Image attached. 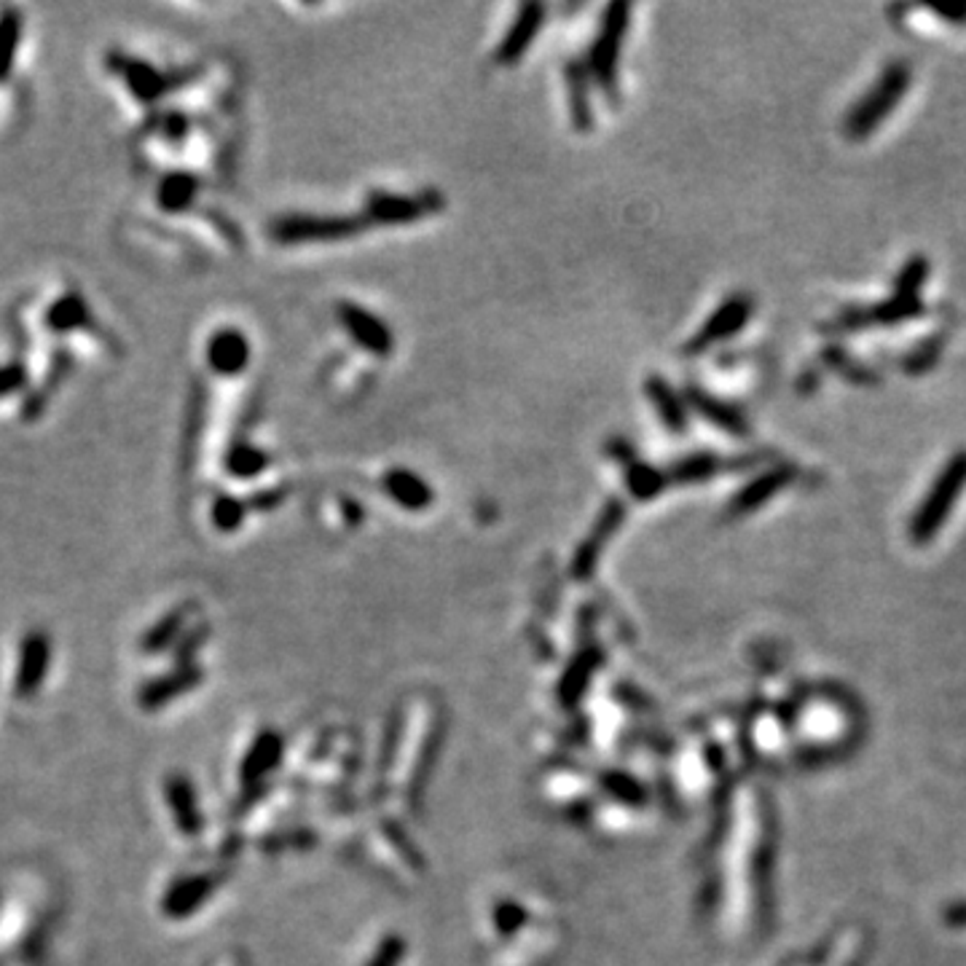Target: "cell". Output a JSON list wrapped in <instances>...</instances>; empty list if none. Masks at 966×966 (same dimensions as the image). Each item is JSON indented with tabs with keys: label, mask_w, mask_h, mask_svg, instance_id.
<instances>
[{
	"label": "cell",
	"mask_w": 966,
	"mask_h": 966,
	"mask_svg": "<svg viewBox=\"0 0 966 966\" xmlns=\"http://www.w3.org/2000/svg\"><path fill=\"white\" fill-rule=\"evenodd\" d=\"M218 889V875L183 878L169 886L162 897V913L167 918H186L202 907V902Z\"/></svg>",
	"instance_id": "obj_12"
},
{
	"label": "cell",
	"mask_w": 966,
	"mask_h": 966,
	"mask_svg": "<svg viewBox=\"0 0 966 966\" xmlns=\"http://www.w3.org/2000/svg\"><path fill=\"white\" fill-rule=\"evenodd\" d=\"M338 322L344 325V331L353 336V342L360 349H366L368 355L373 357H390L392 349H395V336H392L390 325H384L382 320L377 318L373 312L368 309L357 307V303H338L336 309Z\"/></svg>",
	"instance_id": "obj_6"
},
{
	"label": "cell",
	"mask_w": 966,
	"mask_h": 966,
	"mask_svg": "<svg viewBox=\"0 0 966 966\" xmlns=\"http://www.w3.org/2000/svg\"><path fill=\"white\" fill-rule=\"evenodd\" d=\"M269 752H274V741H272V739H263V741L258 743V747L253 749V754H250V758L245 760V778H253V776H258V773H261L263 768H266L269 758H272V754H269Z\"/></svg>",
	"instance_id": "obj_23"
},
{
	"label": "cell",
	"mask_w": 966,
	"mask_h": 966,
	"mask_svg": "<svg viewBox=\"0 0 966 966\" xmlns=\"http://www.w3.org/2000/svg\"><path fill=\"white\" fill-rule=\"evenodd\" d=\"M250 349L245 342L242 333L237 331H224L213 338L210 344V362H213L215 371L220 373H239L248 362Z\"/></svg>",
	"instance_id": "obj_17"
},
{
	"label": "cell",
	"mask_w": 966,
	"mask_h": 966,
	"mask_svg": "<svg viewBox=\"0 0 966 966\" xmlns=\"http://www.w3.org/2000/svg\"><path fill=\"white\" fill-rule=\"evenodd\" d=\"M723 467H725V462L719 460V456L701 451V454H690V456H684V460H679L677 465L671 467L669 478L677 484H701V481H708V478L717 476Z\"/></svg>",
	"instance_id": "obj_19"
},
{
	"label": "cell",
	"mask_w": 966,
	"mask_h": 966,
	"mask_svg": "<svg viewBox=\"0 0 966 966\" xmlns=\"http://www.w3.org/2000/svg\"><path fill=\"white\" fill-rule=\"evenodd\" d=\"M792 478H795V470L787 465L765 470L763 476H754L752 481H749L747 486H741L739 494L734 497V502H730V513L743 515L749 511H758V508L765 505L771 497H776L784 486H789Z\"/></svg>",
	"instance_id": "obj_13"
},
{
	"label": "cell",
	"mask_w": 966,
	"mask_h": 966,
	"mask_svg": "<svg viewBox=\"0 0 966 966\" xmlns=\"http://www.w3.org/2000/svg\"><path fill=\"white\" fill-rule=\"evenodd\" d=\"M688 401L693 403V408L701 414V417L712 421V425L719 427L723 432H730V436H739V438H743L749 432L747 417H743L739 408L730 406V403L717 401L714 395H706V392L699 390V386H690Z\"/></svg>",
	"instance_id": "obj_14"
},
{
	"label": "cell",
	"mask_w": 966,
	"mask_h": 966,
	"mask_svg": "<svg viewBox=\"0 0 966 966\" xmlns=\"http://www.w3.org/2000/svg\"><path fill=\"white\" fill-rule=\"evenodd\" d=\"M432 202H438L436 196H395V193H373L366 204V224H382V226H403L414 224V220L425 218L432 210Z\"/></svg>",
	"instance_id": "obj_8"
},
{
	"label": "cell",
	"mask_w": 966,
	"mask_h": 966,
	"mask_svg": "<svg viewBox=\"0 0 966 966\" xmlns=\"http://www.w3.org/2000/svg\"><path fill=\"white\" fill-rule=\"evenodd\" d=\"M620 518H623V508H620L618 502H610V505H607V511L601 513V518H599V524H596V529L591 532V540L585 542L583 550H580V553H577V564L580 567H588L591 561H594V548L605 546L607 537H610L612 532H615V526L620 524Z\"/></svg>",
	"instance_id": "obj_22"
},
{
	"label": "cell",
	"mask_w": 966,
	"mask_h": 966,
	"mask_svg": "<svg viewBox=\"0 0 966 966\" xmlns=\"http://www.w3.org/2000/svg\"><path fill=\"white\" fill-rule=\"evenodd\" d=\"M625 484H629V491L636 500H653V497H658L666 489L669 476L655 470V467L642 465V462H629L625 465Z\"/></svg>",
	"instance_id": "obj_21"
},
{
	"label": "cell",
	"mask_w": 966,
	"mask_h": 966,
	"mask_svg": "<svg viewBox=\"0 0 966 966\" xmlns=\"http://www.w3.org/2000/svg\"><path fill=\"white\" fill-rule=\"evenodd\" d=\"M752 312H754V301L749 296H743V293H736V296L725 298V301L717 307V312L704 322V327L690 338V344H684V353L701 355L706 353L708 347H714V344L728 342V338H734L736 333L747 325Z\"/></svg>",
	"instance_id": "obj_5"
},
{
	"label": "cell",
	"mask_w": 966,
	"mask_h": 966,
	"mask_svg": "<svg viewBox=\"0 0 966 966\" xmlns=\"http://www.w3.org/2000/svg\"><path fill=\"white\" fill-rule=\"evenodd\" d=\"M910 81H913V70L910 62L905 60H894L883 68V73L878 75L875 84L864 92V97L848 110L846 121H843V129L851 140H864L875 132L878 124L892 116V110L897 108V103L902 97L907 95L910 90Z\"/></svg>",
	"instance_id": "obj_1"
},
{
	"label": "cell",
	"mask_w": 966,
	"mask_h": 966,
	"mask_svg": "<svg viewBox=\"0 0 966 966\" xmlns=\"http://www.w3.org/2000/svg\"><path fill=\"white\" fill-rule=\"evenodd\" d=\"M567 86H570L572 124L577 127V132H588L591 124H594V119H591L588 84H585V73L580 70L577 62H570V68H567Z\"/></svg>",
	"instance_id": "obj_20"
},
{
	"label": "cell",
	"mask_w": 966,
	"mask_h": 966,
	"mask_svg": "<svg viewBox=\"0 0 966 966\" xmlns=\"http://www.w3.org/2000/svg\"><path fill=\"white\" fill-rule=\"evenodd\" d=\"M199 682H202L199 666H180L178 671H169V675L145 682L138 693V704L143 712H159L162 706H167L169 701L189 693Z\"/></svg>",
	"instance_id": "obj_9"
},
{
	"label": "cell",
	"mask_w": 966,
	"mask_h": 966,
	"mask_svg": "<svg viewBox=\"0 0 966 966\" xmlns=\"http://www.w3.org/2000/svg\"><path fill=\"white\" fill-rule=\"evenodd\" d=\"M966 489V451H956L951 460L942 465V470L937 473L934 484L929 486L927 497L921 500V505L916 508L910 521V537L916 546H927L934 540L937 532L945 526V521L951 518L953 508L962 500V491Z\"/></svg>",
	"instance_id": "obj_2"
},
{
	"label": "cell",
	"mask_w": 966,
	"mask_h": 966,
	"mask_svg": "<svg viewBox=\"0 0 966 966\" xmlns=\"http://www.w3.org/2000/svg\"><path fill=\"white\" fill-rule=\"evenodd\" d=\"M945 921H947V927L966 929V905L947 907V910H945Z\"/></svg>",
	"instance_id": "obj_24"
},
{
	"label": "cell",
	"mask_w": 966,
	"mask_h": 966,
	"mask_svg": "<svg viewBox=\"0 0 966 966\" xmlns=\"http://www.w3.org/2000/svg\"><path fill=\"white\" fill-rule=\"evenodd\" d=\"M366 218H342V215H290L272 226L274 242L279 245H309V242H338L353 239L362 231Z\"/></svg>",
	"instance_id": "obj_4"
},
{
	"label": "cell",
	"mask_w": 966,
	"mask_h": 966,
	"mask_svg": "<svg viewBox=\"0 0 966 966\" xmlns=\"http://www.w3.org/2000/svg\"><path fill=\"white\" fill-rule=\"evenodd\" d=\"M51 666V640L46 631H31L22 640L20 647V666L14 677V693L20 699H33L44 684Z\"/></svg>",
	"instance_id": "obj_7"
},
{
	"label": "cell",
	"mask_w": 966,
	"mask_h": 966,
	"mask_svg": "<svg viewBox=\"0 0 966 966\" xmlns=\"http://www.w3.org/2000/svg\"><path fill=\"white\" fill-rule=\"evenodd\" d=\"M164 798H167L169 811H172L175 824L186 837H196L202 833V811H199L196 789L183 773H169L164 778Z\"/></svg>",
	"instance_id": "obj_10"
},
{
	"label": "cell",
	"mask_w": 966,
	"mask_h": 966,
	"mask_svg": "<svg viewBox=\"0 0 966 966\" xmlns=\"http://www.w3.org/2000/svg\"><path fill=\"white\" fill-rule=\"evenodd\" d=\"M382 486L390 500H395L406 511H421L432 502V489L414 470H403V467L386 470Z\"/></svg>",
	"instance_id": "obj_15"
},
{
	"label": "cell",
	"mask_w": 966,
	"mask_h": 966,
	"mask_svg": "<svg viewBox=\"0 0 966 966\" xmlns=\"http://www.w3.org/2000/svg\"><path fill=\"white\" fill-rule=\"evenodd\" d=\"M644 390H647L649 403H653L655 412H658L660 421H664L671 432H677V436L679 432H684V427H688V408H684L682 397L677 395L675 386L666 382V379L653 377Z\"/></svg>",
	"instance_id": "obj_16"
},
{
	"label": "cell",
	"mask_w": 966,
	"mask_h": 966,
	"mask_svg": "<svg viewBox=\"0 0 966 966\" xmlns=\"http://www.w3.org/2000/svg\"><path fill=\"white\" fill-rule=\"evenodd\" d=\"M186 612H189V607H180V610H172V612L164 615L154 629L145 631V636L140 640V649L148 655H156V653H164L167 647H172V642L178 640V634L183 631Z\"/></svg>",
	"instance_id": "obj_18"
},
{
	"label": "cell",
	"mask_w": 966,
	"mask_h": 966,
	"mask_svg": "<svg viewBox=\"0 0 966 966\" xmlns=\"http://www.w3.org/2000/svg\"><path fill=\"white\" fill-rule=\"evenodd\" d=\"M629 16H631L629 3L607 5L599 35H596L594 46H591L588 68L591 73H594L596 84H599L605 92H615V84H618V60H620V49H623L625 31H629Z\"/></svg>",
	"instance_id": "obj_3"
},
{
	"label": "cell",
	"mask_w": 966,
	"mask_h": 966,
	"mask_svg": "<svg viewBox=\"0 0 966 966\" xmlns=\"http://www.w3.org/2000/svg\"><path fill=\"white\" fill-rule=\"evenodd\" d=\"M542 20H546V5L542 3H524L515 14L513 25L508 27L505 38H502L500 49H497V62L511 64L526 55V49L532 46L535 35L540 33Z\"/></svg>",
	"instance_id": "obj_11"
}]
</instances>
